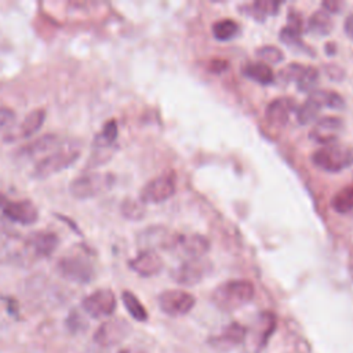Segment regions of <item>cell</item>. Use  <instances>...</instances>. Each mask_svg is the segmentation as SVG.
Instances as JSON below:
<instances>
[{"instance_id":"23","label":"cell","mask_w":353,"mask_h":353,"mask_svg":"<svg viewBox=\"0 0 353 353\" xmlns=\"http://www.w3.org/2000/svg\"><path fill=\"white\" fill-rule=\"evenodd\" d=\"M307 99L313 101L320 108L325 106V108H331L335 110H342L346 106L343 97L332 90H313L309 94Z\"/></svg>"},{"instance_id":"6","label":"cell","mask_w":353,"mask_h":353,"mask_svg":"<svg viewBox=\"0 0 353 353\" xmlns=\"http://www.w3.org/2000/svg\"><path fill=\"white\" fill-rule=\"evenodd\" d=\"M116 305V296L110 288H99L81 301L84 312L92 319H102L113 314Z\"/></svg>"},{"instance_id":"22","label":"cell","mask_w":353,"mask_h":353,"mask_svg":"<svg viewBox=\"0 0 353 353\" xmlns=\"http://www.w3.org/2000/svg\"><path fill=\"white\" fill-rule=\"evenodd\" d=\"M241 73L255 81V83H259V84H270L273 83L274 80V74H273V70L269 65L263 63V62H245L243 66H241Z\"/></svg>"},{"instance_id":"34","label":"cell","mask_w":353,"mask_h":353,"mask_svg":"<svg viewBox=\"0 0 353 353\" xmlns=\"http://www.w3.org/2000/svg\"><path fill=\"white\" fill-rule=\"evenodd\" d=\"M279 39L284 44H287L288 47H296V48H301V50L305 48V43L301 39V33L294 30V29H291L290 26H284L283 29H280Z\"/></svg>"},{"instance_id":"24","label":"cell","mask_w":353,"mask_h":353,"mask_svg":"<svg viewBox=\"0 0 353 353\" xmlns=\"http://www.w3.org/2000/svg\"><path fill=\"white\" fill-rule=\"evenodd\" d=\"M256 347L258 350L263 349L276 330V316L272 312L261 313L256 324Z\"/></svg>"},{"instance_id":"35","label":"cell","mask_w":353,"mask_h":353,"mask_svg":"<svg viewBox=\"0 0 353 353\" xmlns=\"http://www.w3.org/2000/svg\"><path fill=\"white\" fill-rule=\"evenodd\" d=\"M287 19H288L287 26H290L291 29H294V30L302 33V29H303V19H302L301 14L296 12V10L290 8V10H288V17H287Z\"/></svg>"},{"instance_id":"42","label":"cell","mask_w":353,"mask_h":353,"mask_svg":"<svg viewBox=\"0 0 353 353\" xmlns=\"http://www.w3.org/2000/svg\"><path fill=\"white\" fill-rule=\"evenodd\" d=\"M117 353H132V352H130V350H127V349H120Z\"/></svg>"},{"instance_id":"39","label":"cell","mask_w":353,"mask_h":353,"mask_svg":"<svg viewBox=\"0 0 353 353\" xmlns=\"http://www.w3.org/2000/svg\"><path fill=\"white\" fill-rule=\"evenodd\" d=\"M210 70L211 72H215V73H219V72H222V70H225L226 68H228V62L226 61H223V59H212L211 62H210Z\"/></svg>"},{"instance_id":"11","label":"cell","mask_w":353,"mask_h":353,"mask_svg":"<svg viewBox=\"0 0 353 353\" xmlns=\"http://www.w3.org/2000/svg\"><path fill=\"white\" fill-rule=\"evenodd\" d=\"M279 77L284 81H294L299 91H313L319 81V70L310 65L288 63L280 70Z\"/></svg>"},{"instance_id":"9","label":"cell","mask_w":353,"mask_h":353,"mask_svg":"<svg viewBox=\"0 0 353 353\" xmlns=\"http://www.w3.org/2000/svg\"><path fill=\"white\" fill-rule=\"evenodd\" d=\"M175 193V179L170 174H163L149 181L141 190L139 200L142 203L157 204L168 200Z\"/></svg>"},{"instance_id":"38","label":"cell","mask_w":353,"mask_h":353,"mask_svg":"<svg viewBox=\"0 0 353 353\" xmlns=\"http://www.w3.org/2000/svg\"><path fill=\"white\" fill-rule=\"evenodd\" d=\"M342 6H343V3H341V1H331V0H325V1H323L321 3V8H324L325 11H328L330 14L331 12H339L341 11V8H342Z\"/></svg>"},{"instance_id":"5","label":"cell","mask_w":353,"mask_h":353,"mask_svg":"<svg viewBox=\"0 0 353 353\" xmlns=\"http://www.w3.org/2000/svg\"><path fill=\"white\" fill-rule=\"evenodd\" d=\"M58 272L69 281L87 284L94 279V266L83 255L63 256L58 262Z\"/></svg>"},{"instance_id":"37","label":"cell","mask_w":353,"mask_h":353,"mask_svg":"<svg viewBox=\"0 0 353 353\" xmlns=\"http://www.w3.org/2000/svg\"><path fill=\"white\" fill-rule=\"evenodd\" d=\"M66 324H68V327H69L73 332H77V331H80L81 328H84V327H85V325H84V323L81 321L80 314H79V313H74V312H72V313H70V316L68 317Z\"/></svg>"},{"instance_id":"27","label":"cell","mask_w":353,"mask_h":353,"mask_svg":"<svg viewBox=\"0 0 353 353\" xmlns=\"http://www.w3.org/2000/svg\"><path fill=\"white\" fill-rule=\"evenodd\" d=\"M121 301H123L127 312L130 313V316L134 320L141 321V323L148 320V312H146L145 306L141 303V301L137 298L135 294L125 290L121 292Z\"/></svg>"},{"instance_id":"15","label":"cell","mask_w":353,"mask_h":353,"mask_svg":"<svg viewBox=\"0 0 353 353\" xmlns=\"http://www.w3.org/2000/svg\"><path fill=\"white\" fill-rule=\"evenodd\" d=\"M175 233H171L163 226H149L138 234V244L142 250L154 251V248L170 250L174 241Z\"/></svg>"},{"instance_id":"31","label":"cell","mask_w":353,"mask_h":353,"mask_svg":"<svg viewBox=\"0 0 353 353\" xmlns=\"http://www.w3.org/2000/svg\"><path fill=\"white\" fill-rule=\"evenodd\" d=\"M320 106L316 105L313 101L306 99L301 106L295 109L296 113V120L299 124H309L312 121H316L319 113H320Z\"/></svg>"},{"instance_id":"16","label":"cell","mask_w":353,"mask_h":353,"mask_svg":"<svg viewBox=\"0 0 353 353\" xmlns=\"http://www.w3.org/2000/svg\"><path fill=\"white\" fill-rule=\"evenodd\" d=\"M44 119H46L44 109L32 110L30 113H28L23 117V120L18 125H15L14 128H11L7 132L6 141H18V139H23V138L33 135L36 131H39L41 128Z\"/></svg>"},{"instance_id":"13","label":"cell","mask_w":353,"mask_h":353,"mask_svg":"<svg viewBox=\"0 0 353 353\" xmlns=\"http://www.w3.org/2000/svg\"><path fill=\"white\" fill-rule=\"evenodd\" d=\"M345 128L343 120L335 116H325L316 120L314 125L309 132V138L316 143L330 145L336 142Z\"/></svg>"},{"instance_id":"10","label":"cell","mask_w":353,"mask_h":353,"mask_svg":"<svg viewBox=\"0 0 353 353\" xmlns=\"http://www.w3.org/2000/svg\"><path fill=\"white\" fill-rule=\"evenodd\" d=\"M210 269V262H205L201 258L196 259H183L172 272V280L179 285H194L199 284L207 274Z\"/></svg>"},{"instance_id":"18","label":"cell","mask_w":353,"mask_h":353,"mask_svg":"<svg viewBox=\"0 0 353 353\" xmlns=\"http://www.w3.org/2000/svg\"><path fill=\"white\" fill-rule=\"evenodd\" d=\"M25 244L33 252L34 256L44 258L50 256L54 252V250L58 245V237L51 232L37 230L26 237Z\"/></svg>"},{"instance_id":"28","label":"cell","mask_w":353,"mask_h":353,"mask_svg":"<svg viewBox=\"0 0 353 353\" xmlns=\"http://www.w3.org/2000/svg\"><path fill=\"white\" fill-rule=\"evenodd\" d=\"M331 207L339 214H346L353 210V185L342 188L331 199Z\"/></svg>"},{"instance_id":"19","label":"cell","mask_w":353,"mask_h":353,"mask_svg":"<svg viewBox=\"0 0 353 353\" xmlns=\"http://www.w3.org/2000/svg\"><path fill=\"white\" fill-rule=\"evenodd\" d=\"M295 109V103L290 98H276L266 106L265 116L269 124L284 127L290 120L291 112Z\"/></svg>"},{"instance_id":"21","label":"cell","mask_w":353,"mask_h":353,"mask_svg":"<svg viewBox=\"0 0 353 353\" xmlns=\"http://www.w3.org/2000/svg\"><path fill=\"white\" fill-rule=\"evenodd\" d=\"M62 143V138L58 137L57 134H46L40 138H37L36 141L28 143L26 146L19 149V156L22 157H32L33 154H39V153H44L52 148H61Z\"/></svg>"},{"instance_id":"3","label":"cell","mask_w":353,"mask_h":353,"mask_svg":"<svg viewBox=\"0 0 353 353\" xmlns=\"http://www.w3.org/2000/svg\"><path fill=\"white\" fill-rule=\"evenodd\" d=\"M80 156L77 149L70 146H61L54 153L39 160L33 168L32 175L34 178H47L55 172H59L68 167H70Z\"/></svg>"},{"instance_id":"17","label":"cell","mask_w":353,"mask_h":353,"mask_svg":"<svg viewBox=\"0 0 353 353\" xmlns=\"http://www.w3.org/2000/svg\"><path fill=\"white\" fill-rule=\"evenodd\" d=\"M131 270L142 277L156 276L163 269V259L156 251L142 250L135 258L128 262Z\"/></svg>"},{"instance_id":"20","label":"cell","mask_w":353,"mask_h":353,"mask_svg":"<svg viewBox=\"0 0 353 353\" xmlns=\"http://www.w3.org/2000/svg\"><path fill=\"white\" fill-rule=\"evenodd\" d=\"M247 335V328L240 324V323H230L228 324L222 332L219 335H216L215 338H212V345L215 347H223V349H229L232 346L240 345L244 342Z\"/></svg>"},{"instance_id":"8","label":"cell","mask_w":353,"mask_h":353,"mask_svg":"<svg viewBox=\"0 0 353 353\" xmlns=\"http://www.w3.org/2000/svg\"><path fill=\"white\" fill-rule=\"evenodd\" d=\"M157 302L159 307L165 314L183 316L193 309L196 299L192 294L183 290H167L159 295Z\"/></svg>"},{"instance_id":"2","label":"cell","mask_w":353,"mask_h":353,"mask_svg":"<svg viewBox=\"0 0 353 353\" xmlns=\"http://www.w3.org/2000/svg\"><path fill=\"white\" fill-rule=\"evenodd\" d=\"M312 163L323 171L339 172L353 165V146L330 143L319 148L310 156Z\"/></svg>"},{"instance_id":"1","label":"cell","mask_w":353,"mask_h":353,"mask_svg":"<svg viewBox=\"0 0 353 353\" xmlns=\"http://www.w3.org/2000/svg\"><path fill=\"white\" fill-rule=\"evenodd\" d=\"M255 290L252 283L247 280H229L219 284L211 295L212 303L223 310L233 312L247 305L254 298Z\"/></svg>"},{"instance_id":"14","label":"cell","mask_w":353,"mask_h":353,"mask_svg":"<svg viewBox=\"0 0 353 353\" xmlns=\"http://www.w3.org/2000/svg\"><path fill=\"white\" fill-rule=\"evenodd\" d=\"M130 332V324L123 319L103 321L94 334V341L101 346H113L120 343Z\"/></svg>"},{"instance_id":"32","label":"cell","mask_w":353,"mask_h":353,"mask_svg":"<svg viewBox=\"0 0 353 353\" xmlns=\"http://www.w3.org/2000/svg\"><path fill=\"white\" fill-rule=\"evenodd\" d=\"M256 55L261 61H263V63L266 65H274L283 61L284 55L281 52L280 48H277L276 46H263L261 48L256 50Z\"/></svg>"},{"instance_id":"41","label":"cell","mask_w":353,"mask_h":353,"mask_svg":"<svg viewBox=\"0 0 353 353\" xmlns=\"http://www.w3.org/2000/svg\"><path fill=\"white\" fill-rule=\"evenodd\" d=\"M327 51H328L330 54H334V52H335V46H334V43H328Z\"/></svg>"},{"instance_id":"7","label":"cell","mask_w":353,"mask_h":353,"mask_svg":"<svg viewBox=\"0 0 353 353\" xmlns=\"http://www.w3.org/2000/svg\"><path fill=\"white\" fill-rule=\"evenodd\" d=\"M210 250V240L199 233H182L174 237L170 251L182 255L185 259L201 258Z\"/></svg>"},{"instance_id":"29","label":"cell","mask_w":353,"mask_h":353,"mask_svg":"<svg viewBox=\"0 0 353 353\" xmlns=\"http://www.w3.org/2000/svg\"><path fill=\"white\" fill-rule=\"evenodd\" d=\"M117 138V123L114 120H109L103 124L101 132L97 134L94 139V146L99 149L110 148Z\"/></svg>"},{"instance_id":"4","label":"cell","mask_w":353,"mask_h":353,"mask_svg":"<svg viewBox=\"0 0 353 353\" xmlns=\"http://www.w3.org/2000/svg\"><path fill=\"white\" fill-rule=\"evenodd\" d=\"M113 181L114 178L110 174H83L70 182L69 192L74 199L84 200L109 189Z\"/></svg>"},{"instance_id":"25","label":"cell","mask_w":353,"mask_h":353,"mask_svg":"<svg viewBox=\"0 0 353 353\" xmlns=\"http://www.w3.org/2000/svg\"><path fill=\"white\" fill-rule=\"evenodd\" d=\"M307 30L317 36H325L332 30V18L328 11L319 8L307 19Z\"/></svg>"},{"instance_id":"30","label":"cell","mask_w":353,"mask_h":353,"mask_svg":"<svg viewBox=\"0 0 353 353\" xmlns=\"http://www.w3.org/2000/svg\"><path fill=\"white\" fill-rule=\"evenodd\" d=\"M239 33V25L233 19H221L212 25V34L219 41H228Z\"/></svg>"},{"instance_id":"26","label":"cell","mask_w":353,"mask_h":353,"mask_svg":"<svg viewBox=\"0 0 353 353\" xmlns=\"http://www.w3.org/2000/svg\"><path fill=\"white\" fill-rule=\"evenodd\" d=\"M280 8V3L274 0H256L247 6V12L258 21H263L270 15H276Z\"/></svg>"},{"instance_id":"12","label":"cell","mask_w":353,"mask_h":353,"mask_svg":"<svg viewBox=\"0 0 353 353\" xmlns=\"http://www.w3.org/2000/svg\"><path fill=\"white\" fill-rule=\"evenodd\" d=\"M0 208L10 221L21 225H32L39 218V210L30 200L10 201L0 194Z\"/></svg>"},{"instance_id":"40","label":"cell","mask_w":353,"mask_h":353,"mask_svg":"<svg viewBox=\"0 0 353 353\" xmlns=\"http://www.w3.org/2000/svg\"><path fill=\"white\" fill-rule=\"evenodd\" d=\"M343 29H345V33L353 39V14L347 15L346 19H345V23H343Z\"/></svg>"},{"instance_id":"36","label":"cell","mask_w":353,"mask_h":353,"mask_svg":"<svg viewBox=\"0 0 353 353\" xmlns=\"http://www.w3.org/2000/svg\"><path fill=\"white\" fill-rule=\"evenodd\" d=\"M15 121V112L10 108L0 106V131Z\"/></svg>"},{"instance_id":"33","label":"cell","mask_w":353,"mask_h":353,"mask_svg":"<svg viewBox=\"0 0 353 353\" xmlns=\"http://www.w3.org/2000/svg\"><path fill=\"white\" fill-rule=\"evenodd\" d=\"M121 212L128 219H141L145 215V208L142 207V201H135L127 199L121 204Z\"/></svg>"}]
</instances>
